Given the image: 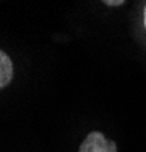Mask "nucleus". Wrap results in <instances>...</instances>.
<instances>
[{
	"label": "nucleus",
	"mask_w": 146,
	"mask_h": 152,
	"mask_svg": "<svg viewBox=\"0 0 146 152\" xmlns=\"http://www.w3.org/2000/svg\"><path fill=\"white\" fill-rule=\"evenodd\" d=\"M105 5H110V6H119V5H123V0H105Z\"/></svg>",
	"instance_id": "obj_3"
},
{
	"label": "nucleus",
	"mask_w": 146,
	"mask_h": 152,
	"mask_svg": "<svg viewBox=\"0 0 146 152\" xmlns=\"http://www.w3.org/2000/svg\"><path fill=\"white\" fill-rule=\"evenodd\" d=\"M12 72H14V67H12L11 58L3 52V50H0V90L5 88L11 82Z\"/></svg>",
	"instance_id": "obj_2"
},
{
	"label": "nucleus",
	"mask_w": 146,
	"mask_h": 152,
	"mask_svg": "<svg viewBox=\"0 0 146 152\" xmlns=\"http://www.w3.org/2000/svg\"><path fill=\"white\" fill-rule=\"evenodd\" d=\"M79 152H117V145L107 138L102 132L93 131L84 138L79 146Z\"/></svg>",
	"instance_id": "obj_1"
},
{
	"label": "nucleus",
	"mask_w": 146,
	"mask_h": 152,
	"mask_svg": "<svg viewBox=\"0 0 146 152\" xmlns=\"http://www.w3.org/2000/svg\"><path fill=\"white\" fill-rule=\"evenodd\" d=\"M145 28H146V8H145Z\"/></svg>",
	"instance_id": "obj_4"
}]
</instances>
